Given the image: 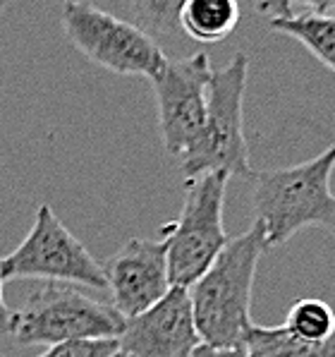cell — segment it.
<instances>
[{"mask_svg":"<svg viewBox=\"0 0 335 357\" xmlns=\"http://www.w3.org/2000/svg\"><path fill=\"white\" fill-rule=\"evenodd\" d=\"M249 58L237 53L225 68L213 70L208 84L204 128L194 144L180 156L187 178L223 170L230 178H249V146L244 139V91Z\"/></svg>","mask_w":335,"mask_h":357,"instance_id":"277c9868","label":"cell"},{"mask_svg":"<svg viewBox=\"0 0 335 357\" xmlns=\"http://www.w3.org/2000/svg\"><path fill=\"white\" fill-rule=\"evenodd\" d=\"M211 60L206 53L166 60L163 70L151 79L158 108V130L170 156H182L196 142L206 118Z\"/></svg>","mask_w":335,"mask_h":357,"instance_id":"ba28073f","label":"cell"},{"mask_svg":"<svg viewBox=\"0 0 335 357\" xmlns=\"http://www.w3.org/2000/svg\"><path fill=\"white\" fill-rule=\"evenodd\" d=\"M290 3L302 5L311 15H328V17L335 15V0H290Z\"/></svg>","mask_w":335,"mask_h":357,"instance_id":"ffe728a7","label":"cell"},{"mask_svg":"<svg viewBox=\"0 0 335 357\" xmlns=\"http://www.w3.org/2000/svg\"><path fill=\"white\" fill-rule=\"evenodd\" d=\"M60 24L81 56L113 75L153 79L168 60L141 26L84 0H65Z\"/></svg>","mask_w":335,"mask_h":357,"instance_id":"8992f818","label":"cell"},{"mask_svg":"<svg viewBox=\"0 0 335 357\" xmlns=\"http://www.w3.org/2000/svg\"><path fill=\"white\" fill-rule=\"evenodd\" d=\"M230 175L211 170L187 178L180 216L163 226L170 285L189 288L208 271L216 257L228 245L223 226L225 192Z\"/></svg>","mask_w":335,"mask_h":357,"instance_id":"3957f363","label":"cell"},{"mask_svg":"<svg viewBox=\"0 0 335 357\" xmlns=\"http://www.w3.org/2000/svg\"><path fill=\"white\" fill-rule=\"evenodd\" d=\"M187 0H132L141 29L149 36H170L180 29V13Z\"/></svg>","mask_w":335,"mask_h":357,"instance_id":"9a60e30c","label":"cell"},{"mask_svg":"<svg viewBox=\"0 0 335 357\" xmlns=\"http://www.w3.org/2000/svg\"><path fill=\"white\" fill-rule=\"evenodd\" d=\"M254 5L261 15H266V17H271V20L290 17V15H293L290 0H254Z\"/></svg>","mask_w":335,"mask_h":357,"instance_id":"e0dca14e","label":"cell"},{"mask_svg":"<svg viewBox=\"0 0 335 357\" xmlns=\"http://www.w3.org/2000/svg\"><path fill=\"white\" fill-rule=\"evenodd\" d=\"M17 278H41L43 283L108 290L101 261L70 233V228L63 226L48 204L36 208L29 235L17 250L3 257V281L8 283Z\"/></svg>","mask_w":335,"mask_h":357,"instance_id":"52a82bcc","label":"cell"},{"mask_svg":"<svg viewBox=\"0 0 335 357\" xmlns=\"http://www.w3.org/2000/svg\"><path fill=\"white\" fill-rule=\"evenodd\" d=\"M113 357H134V355H130V353H123V350H118V353H115Z\"/></svg>","mask_w":335,"mask_h":357,"instance_id":"44dd1931","label":"cell"},{"mask_svg":"<svg viewBox=\"0 0 335 357\" xmlns=\"http://www.w3.org/2000/svg\"><path fill=\"white\" fill-rule=\"evenodd\" d=\"M0 357H3V355H0Z\"/></svg>","mask_w":335,"mask_h":357,"instance_id":"603a6c76","label":"cell"},{"mask_svg":"<svg viewBox=\"0 0 335 357\" xmlns=\"http://www.w3.org/2000/svg\"><path fill=\"white\" fill-rule=\"evenodd\" d=\"M120 350L118 338H93V340H68L51 345L38 357H113Z\"/></svg>","mask_w":335,"mask_h":357,"instance_id":"2e32d148","label":"cell"},{"mask_svg":"<svg viewBox=\"0 0 335 357\" xmlns=\"http://www.w3.org/2000/svg\"><path fill=\"white\" fill-rule=\"evenodd\" d=\"M192 357H247V353L242 345H237V348H213V345L199 343Z\"/></svg>","mask_w":335,"mask_h":357,"instance_id":"d6986e66","label":"cell"},{"mask_svg":"<svg viewBox=\"0 0 335 357\" xmlns=\"http://www.w3.org/2000/svg\"><path fill=\"white\" fill-rule=\"evenodd\" d=\"M283 326L302 340L321 343L335 333V312L328 302L318 298H302L293 302Z\"/></svg>","mask_w":335,"mask_h":357,"instance_id":"5bb4252c","label":"cell"},{"mask_svg":"<svg viewBox=\"0 0 335 357\" xmlns=\"http://www.w3.org/2000/svg\"><path fill=\"white\" fill-rule=\"evenodd\" d=\"M335 144L297 166L251 170L254 221L266 230L268 247H280L299 230L318 226L335 235Z\"/></svg>","mask_w":335,"mask_h":357,"instance_id":"7a4b0ae2","label":"cell"},{"mask_svg":"<svg viewBox=\"0 0 335 357\" xmlns=\"http://www.w3.org/2000/svg\"><path fill=\"white\" fill-rule=\"evenodd\" d=\"M3 257H0V336L10 333L13 336V328H15V310H10L5 305V295H3Z\"/></svg>","mask_w":335,"mask_h":357,"instance_id":"ac0fdd59","label":"cell"},{"mask_svg":"<svg viewBox=\"0 0 335 357\" xmlns=\"http://www.w3.org/2000/svg\"><path fill=\"white\" fill-rule=\"evenodd\" d=\"M247 357H335V333L321 343H309L285 326L251 324L242 338Z\"/></svg>","mask_w":335,"mask_h":357,"instance_id":"7c38bea8","label":"cell"},{"mask_svg":"<svg viewBox=\"0 0 335 357\" xmlns=\"http://www.w3.org/2000/svg\"><path fill=\"white\" fill-rule=\"evenodd\" d=\"M271 29L299 41L316 60L335 73V17L328 15H290L271 20Z\"/></svg>","mask_w":335,"mask_h":357,"instance_id":"4fadbf2b","label":"cell"},{"mask_svg":"<svg viewBox=\"0 0 335 357\" xmlns=\"http://www.w3.org/2000/svg\"><path fill=\"white\" fill-rule=\"evenodd\" d=\"M125 319L113 305L68 283H43L15 310L13 336L22 345H58L68 340L120 338Z\"/></svg>","mask_w":335,"mask_h":357,"instance_id":"5b68a950","label":"cell"},{"mask_svg":"<svg viewBox=\"0 0 335 357\" xmlns=\"http://www.w3.org/2000/svg\"><path fill=\"white\" fill-rule=\"evenodd\" d=\"M266 250V230L254 221L244 233L230 238L204 276L187 288L201 343L213 348L242 345L247 328L254 324L251 293L256 266Z\"/></svg>","mask_w":335,"mask_h":357,"instance_id":"6da1fadb","label":"cell"},{"mask_svg":"<svg viewBox=\"0 0 335 357\" xmlns=\"http://www.w3.org/2000/svg\"><path fill=\"white\" fill-rule=\"evenodd\" d=\"M101 266L113 307L125 319L146 312L173 288L163 240L132 238Z\"/></svg>","mask_w":335,"mask_h":357,"instance_id":"9c48e42d","label":"cell"},{"mask_svg":"<svg viewBox=\"0 0 335 357\" xmlns=\"http://www.w3.org/2000/svg\"><path fill=\"white\" fill-rule=\"evenodd\" d=\"M240 24V0H187L180 29L201 43L225 41Z\"/></svg>","mask_w":335,"mask_h":357,"instance_id":"8fae6325","label":"cell"},{"mask_svg":"<svg viewBox=\"0 0 335 357\" xmlns=\"http://www.w3.org/2000/svg\"><path fill=\"white\" fill-rule=\"evenodd\" d=\"M199 343L189 290L178 285L146 312L127 319L118 338L120 350L134 357H192Z\"/></svg>","mask_w":335,"mask_h":357,"instance_id":"30bf717a","label":"cell"},{"mask_svg":"<svg viewBox=\"0 0 335 357\" xmlns=\"http://www.w3.org/2000/svg\"><path fill=\"white\" fill-rule=\"evenodd\" d=\"M5 3H8V0H0V8H3V5H5Z\"/></svg>","mask_w":335,"mask_h":357,"instance_id":"7402d4cb","label":"cell"}]
</instances>
